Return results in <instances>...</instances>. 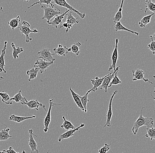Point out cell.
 <instances>
[{
    "label": "cell",
    "instance_id": "obj_1",
    "mask_svg": "<svg viewBox=\"0 0 155 153\" xmlns=\"http://www.w3.org/2000/svg\"><path fill=\"white\" fill-rule=\"evenodd\" d=\"M144 109V107H142L140 116L134 122L133 126L132 128V131L134 135H135L137 133L139 128L143 126H146L147 128H151L153 126L154 121L152 118L144 117L142 116V111Z\"/></svg>",
    "mask_w": 155,
    "mask_h": 153
},
{
    "label": "cell",
    "instance_id": "obj_2",
    "mask_svg": "<svg viewBox=\"0 0 155 153\" xmlns=\"http://www.w3.org/2000/svg\"><path fill=\"white\" fill-rule=\"evenodd\" d=\"M41 8L43 9L44 13L41 20H47V23L48 24L50 22V20L54 16H57L58 15L62 14L61 10L57 8H54L51 6L41 5Z\"/></svg>",
    "mask_w": 155,
    "mask_h": 153
},
{
    "label": "cell",
    "instance_id": "obj_3",
    "mask_svg": "<svg viewBox=\"0 0 155 153\" xmlns=\"http://www.w3.org/2000/svg\"><path fill=\"white\" fill-rule=\"evenodd\" d=\"M19 31L21 32L22 35H25V41L27 43H29L30 41L32 40V38L29 37V35L31 33H37L38 32L37 30L35 29L33 30L31 29V25L28 22L26 21H24L22 22V25L18 27Z\"/></svg>",
    "mask_w": 155,
    "mask_h": 153
},
{
    "label": "cell",
    "instance_id": "obj_4",
    "mask_svg": "<svg viewBox=\"0 0 155 153\" xmlns=\"http://www.w3.org/2000/svg\"><path fill=\"white\" fill-rule=\"evenodd\" d=\"M61 105V104H57L53 102V99H50L49 100V107H48V111H47V114L45 116L44 120V131L45 132H47L49 130V124L51 122V113L52 107L53 106H58V105Z\"/></svg>",
    "mask_w": 155,
    "mask_h": 153
},
{
    "label": "cell",
    "instance_id": "obj_5",
    "mask_svg": "<svg viewBox=\"0 0 155 153\" xmlns=\"http://www.w3.org/2000/svg\"><path fill=\"white\" fill-rule=\"evenodd\" d=\"M53 3L56 4V5L60 6L63 7L68 8V10H69L70 11L76 13L82 19H84L86 16V14H85V12L81 13V12H79L78 11L75 9V8H74L71 6L66 1H64V0H54V1H53Z\"/></svg>",
    "mask_w": 155,
    "mask_h": 153
},
{
    "label": "cell",
    "instance_id": "obj_6",
    "mask_svg": "<svg viewBox=\"0 0 155 153\" xmlns=\"http://www.w3.org/2000/svg\"><path fill=\"white\" fill-rule=\"evenodd\" d=\"M37 54L39 56V58L42 59L46 62H54L56 60L53 57L54 54H52L50 49L46 47L42 48L38 52Z\"/></svg>",
    "mask_w": 155,
    "mask_h": 153
},
{
    "label": "cell",
    "instance_id": "obj_7",
    "mask_svg": "<svg viewBox=\"0 0 155 153\" xmlns=\"http://www.w3.org/2000/svg\"><path fill=\"white\" fill-rule=\"evenodd\" d=\"M117 93H118V90H116V91H114L112 95L110 97L109 104H108V110H107V114L106 115V122H105V125H104V127H107L110 128L111 127V120L112 116V101H113L114 96L116 95Z\"/></svg>",
    "mask_w": 155,
    "mask_h": 153
},
{
    "label": "cell",
    "instance_id": "obj_8",
    "mask_svg": "<svg viewBox=\"0 0 155 153\" xmlns=\"http://www.w3.org/2000/svg\"><path fill=\"white\" fill-rule=\"evenodd\" d=\"M121 66H119L117 67L116 69L114 71L113 73H110V74H107V76L106 77L104 78L102 84L101 86L99 87L101 90H104V92L106 93L108 91V86H109V84L111 83V80L113 79L115 75V73H116L117 71H119V68L121 67Z\"/></svg>",
    "mask_w": 155,
    "mask_h": 153
},
{
    "label": "cell",
    "instance_id": "obj_9",
    "mask_svg": "<svg viewBox=\"0 0 155 153\" xmlns=\"http://www.w3.org/2000/svg\"><path fill=\"white\" fill-rule=\"evenodd\" d=\"M53 62H48L42 59L37 60L34 65V68H38L41 73H43L48 69L49 66L53 65Z\"/></svg>",
    "mask_w": 155,
    "mask_h": 153
},
{
    "label": "cell",
    "instance_id": "obj_10",
    "mask_svg": "<svg viewBox=\"0 0 155 153\" xmlns=\"http://www.w3.org/2000/svg\"><path fill=\"white\" fill-rule=\"evenodd\" d=\"M115 46L114 50L112 52V55H111V64L109 66L108 71L114 70V71L116 69V64H117V61L119 57L118 51V45L119 43V39L118 38H116L115 40Z\"/></svg>",
    "mask_w": 155,
    "mask_h": 153
},
{
    "label": "cell",
    "instance_id": "obj_11",
    "mask_svg": "<svg viewBox=\"0 0 155 153\" xmlns=\"http://www.w3.org/2000/svg\"><path fill=\"white\" fill-rule=\"evenodd\" d=\"M132 80L133 81H137V80H143L144 82H148L150 84H153L152 82H150L148 79H145L144 75L145 72L143 70L140 69L136 70H132Z\"/></svg>",
    "mask_w": 155,
    "mask_h": 153
},
{
    "label": "cell",
    "instance_id": "obj_12",
    "mask_svg": "<svg viewBox=\"0 0 155 153\" xmlns=\"http://www.w3.org/2000/svg\"><path fill=\"white\" fill-rule=\"evenodd\" d=\"M29 146L31 149V153H39L38 149V145L35 140L34 139L33 130L32 129H30L29 130Z\"/></svg>",
    "mask_w": 155,
    "mask_h": 153
},
{
    "label": "cell",
    "instance_id": "obj_13",
    "mask_svg": "<svg viewBox=\"0 0 155 153\" xmlns=\"http://www.w3.org/2000/svg\"><path fill=\"white\" fill-rule=\"evenodd\" d=\"M85 125L83 123H81L80 124V126H78V127L74 128V129L70 130L68 131H66L65 132L61 135L58 138V141L59 142H61L62 140L63 139H68L71 137H72L73 135H74L76 131H78L80 128H82L85 126Z\"/></svg>",
    "mask_w": 155,
    "mask_h": 153
},
{
    "label": "cell",
    "instance_id": "obj_14",
    "mask_svg": "<svg viewBox=\"0 0 155 153\" xmlns=\"http://www.w3.org/2000/svg\"><path fill=\"white\" fill-rule=\"evenodd\" d=\"M72 12H70L69 13L66 14L67 19L66 23L68 25V29L66 30V33H68L69 30L71 29L72 26L75 24H78L79 23V20L78 18H75L72 15Z\"/></svg>",
    "mask_w": 155,
    "mask_h": 153
},
{
    "label": "cell",
    "instance_id": "obj_15",
    "mask_svg": "<svg viewBox=\"0 0 155 153\" xmlns=\"http://www.w3.org/2000/svg\"><path fill=\"white\" fill-rule=\"evenodd\" d=\"M107 75H105L104 77H101V78H99L97 76H96L94 79H91V83L93 85V88L91 89V90H89L87 92L89 94L91 92L97 91L98 88L101 86L104 79L105 77H107Z\"/></svg>",
    "mask_w": 155,
    "mask_h": 153
},
{
    "label": "cell",
    "instance_id": "obj_16",
    "mask_svg": "<svg viewBox=\"0 0 155 153\" xmlns=\"http://www.w3.org/2000/svg\"><path fill=\"white\" fill-rule=\"evenodd\" d=\"M69 10H67L64 13H62L61 15H58V16H56L54 20L48 23V25H52L53 28H58V25H62V20L64 19V17L65 15H66L68 12H69Z\"/></svg>",
    "mask_w": 155,
    "mask_h": 153
},
{
    "label": "cell",
    "instance_id": "obj_17",
    "mask_svg": "<svg viewBox=\"0 0 155 153\" xmlns=\"http://www.w3.org/2000/svg\"><path fill=\"white\" fill-rule=\"evenodd\" d=\"M24 105H27L29 109H35L36 110H38V108L40 107H43L45 111H47V110L45 108V105H43V104L39 102L37 99H33L30 101L25 103Z\"/></svg>",
    "mask_w": 155,
    "mask_h": 153
},
{
    "label": "cell",
    "instance_id": "obj_18",
    "mask_svg": "<svg viewBox=\"0 0 155 153\" xmlns=\"http://www.w3.org/2000/svg\"><path fill=\"white\" fill-rule=\"evenodd\" d=\"M7 41H5L4 42V46L2 50V54L0 55V73L4 72L6 73L7 72L5 69V55L6 49L7 46Z\"/></svg>",
    "mask_w": 155,
    "mask_h": 153
},
{
    "label": "cell",
    "instance_id": "obj_19",
    "mask_svg": "<svg viewBox=\"0 0 155 153\" xmlns=\"http://www.w3.org/2000/svg\"><path fill=\"white\" fill-rule=\"evenodd\" d=\"M53 52L59 57H65L68 53V48L66 46H63L61 44H59L57 48L53 49Z\"/></svg>",
    "mask_w": 155,
    "mask_h": 153
},
{
    "label": "cell",
    "instance_id": "obj_20",
    "mask_svg": "<svg viewBox=\"0 0 155 153\" xmlns=\"http://www.w3.org/2000/svg\"><path fill=\"white\" fill-rule=\"evenodd\" d=\"M35 118L36 116L35 115H32L31 117H22V116H16V115L13 114L9 117V120L10 121H13L18 123H20L24 121H25V120Z\"/></svg>",
    "mask_w": 155,
    "mask_h": 153
},
{
    "label": "cell",
    "instance_id": "obj_21",
    "mask_svg": "<svg viewBox=\"0 0 155 153\" xmlns=\"http://www.w3.org/2000/svg\"><path fill=\"white\" fill-rule=\"evenodd\" d=\"M11 100L12 101H14L16 103L20 102L22 105H24V103L28 101L27 98L22 96L21 90H19V92L15 94L13 98H11Z\"/></svg>",
    "mask_w": 155,
    "mask_h": 153
},
{
    "label": "cell",
    "instance_id": "obj_22",
    "mask_svg": "<svg viewBox=\"0 0 155 153\" xmlns=\"http://www.w3.org/2000/svg\"><path fill=\"white\" fill-rule=\"evenodd\" d=\"M81 46V43L80 42L72 43L70 47L68 48V52L71 51L74 55L78 56L80 53Z\"/></svg>",
    "mask_w": 155,
    "mask_h": 153
},
{
    "label": "cell",
    "instance_id": "obj_23",
    "mask_svg": "<svg viewBox=\"0 0 155 153\" xmlns=\"http://www.w3.org/2000/svg\"><path fill=\"white\" fill-rule=\"evenodd\" d=\"M114 28H115V32H117L119 31H124L127 32H130L131 33L134 34L136 35H139V34L137 32H134V31H132V30L127 28L125 27L124 25L121 24L120 22H118V23H116V25L114 26Z\"/></svg>",
    "mask_w": 155,
    "mask_h": 153
},
{
    "label": "cell",
    "instance_id": "obj_24",
    "mask_svg": "<svg viewBox=\"0 0 155 153\" xmlns=\"http://www.w3.org/2000/svg\"><path fill=\"white\" fill-rule=\"evenodd\" d=\"M69 89L74 101L75 103H76V105L82 111L84 112V108H83V106H82L80 98H79L78 96V94L76 93L75 92H74V91L71 89V88H70Z\"/></svg>",
    "mask_w": 155,
    "mask_h": 153
},
{
    "label": "cell",
    "instance_id": "obj_25",
    "mask_svg": "<svg viewBox=\"0 0 155 153\" xmlns=\"http://www.w3.org/2000/svg\"><path fill=\"white\" fill-rule=\"evenodd\" d=\"M20 16L18 15L16 18H13L11 20H10L8 23L10 27L12 28V30L14 31L15 28H18L20 25Z\"/></svg>",
    "mask_w": 155,
    "mask_h": 153
},
{
    "label": "cell",
    "instance_id": "obj_26",
    "mask_svg": "<svg viewBox=\"0 0 155 153\" xmlns=\"http://www.w3.org/2000/svg\"><path fill=\"white\" fill-rule=\"evenodd\" d=\"M124 0H123L122 2H121L120 6L119 8L118 11L116 12V15H115V16H114V18H113V22L116 24V23H118V22H120L121 19L123 18L122 11H123V5H124Z\"/></svg>",
    "mask_w": 155,
    "mask_h": 153
},
{
    "label": "cell",
    "instance_id": "obj_27",
    "mask_svg": "<svg viewBox=\"0 0 155 153\" xmlns=\"http://www.w3.org/2000/svg\"><path fill=\"white\" fill-rule=\"evenodd\" d=\"M62 118L64 121H63L62 125L61 126V128L64 129L67 131L70 130L74 129V128H75V127L74 126L72 123L66 120L64 116H63Z\"/></svg>",
    "mask_w": 155,
    "mask_h": 153
},
{
    "label": "cell",
    "instance_id": "obj_28",
    "mask_svg": "<svg viewBox=\"0 0 155 153\" xmlns=\"http://www.w3.org/2000/svg\"><path fill=\"white\" fill-rule=\"evenodd\" d=\"M154 14L155 13H153V14L146 15V16L143 17L138 23V25H139L140 28H145L147 26V25L150 23V21H151V18L153 15H154Z\"/></svg>",
    "mask_w": 155,
    "mask_h": 153
},
{
    "label": "cell",
    "instance_id": "obj_29",
    "mask_svg": "<svg viewBox=\"0 0 155 153\" xmlns=\"http://www.w3.org/2000/svg\"><path fill=\"white\" fill-rule=\"evenodd\" d=\"M12 47L13 51H12V56L14 58L15 61L16 60V58H19V54H21L22 52L24 51V49L22 47H15L14 43L13 42H12L11 44Z\"/></svg>",
    "mask_w": 155,
    "mask_h": 153
},
{
    "label": "cell",
    "instance_id": "obj_30",
    "mask_svg": "<svg viewBox=\"0 0 155 153\" xmlns=\"http://www.w3.org/2000/svg\"><path fill=\"white\" fill-rule=\"evenodd\" d=\"M0 96L2 97V102L7 105H12L13 104L11 98L9 96L7 93L4 92V91L1 92Z\"/></svg>",
    "mask_w": 155,
    "mask_h": 153
},
{
    "label": "cell",
    "instance_id": "obj_31",
    "mask_svg": "<svg viewBox=\"0 0 155 153\" xmlns=\"http://www.w3.org/2000/svg\"><path fill=\"white\" fill-rule=\"evenodd\" d=\"M10 130L9 128H5L0 131V141H6L10 138H12V136L9 134Z\"/></svg>",
    "mask_w": 155,
    "mask_h": 153
},
{
    "label": "cell",
    "instance_id": "obj_32",
    "mask_svg": "<svg viewBox=\"0 0 155 153\" xmlns=\"http://www.w3.org/2000/svg\"><path fill=\"white\" fill-rule=\"evenodd\" d=\"M39 71V70L38 68H33L32 69L27 71L26 74L29 76L28 81L29 82L37 78Z\"/></svg>",
    "mask_w": 155,
    "mask_h": 153
},
{
    "label": "cell",
    "instance_id": "obj_33",
    "mask_svg": "<svg viewBox=\"0 0 155 153\" xmlns=\"http://www.w3.org/2000/svg\"><path fill=\"white\" fill-rule=\"evenodd\" d=\"M88 95H89V93L87 92L84 95H83V96H81L78 95V97L80 98V101H81L82 106H83V108H84L85 113H87V104L89 101V99L88 98Z\"/></svg>",
    "mask_w": 155,
    "mask_h": 153
},
{
    "label": "cell",
    "instance_id": "obj_34",
    "mask_svg": "<svg viewBox=\"0 0 155 153\" xmlns=\"http://www.w3.org/2000/svg\"><path fill=\"white\" fill-rule=\"evenodd\" d=\"M145 7L146 9L145 13H146L148 11L152 12L153 13L155 12V4L151 0H146L145 2Z\"/></svg>",
    "mask_w": 155,
    "mask_h": 153
},
{
    "label": "cell",
    "instance_id": "obj_35",
    "mask_svg": "<svg viewBox=\"0 0 155 153\" xmlns=\"http://www.w3.org/2000/svg\"><path fill=\"white\" fill-rule=\"evenodd\" d=\"M43 4H46L47 5H50L54 8H57L53 5V1H52V0H40V1H38V2H36L35 3L33 4L32 5H31L29 6L28 7V8L29 9V8L32 7L34 5H36L40 4L41 5Z\"/></svg>",
    "mask_w": 155,
    "mask_h": 153
},
{
    "label": "cell",
    "instance_id": "obj_36",
    "mask_svg": "<svg viewBox=\"0 0 155 153\" xmlns=\"http://www.w3.org/2000/svg\"><path fill=\"white\" fill-rule=\"evenodd\" d=\"M147 133L145 134V136L147 138H150V140H153L155 138V129L153 127L151 128H146Z\"/></svg>",
    "mask_w": 155,
    "mask_h": 153
},
{
    "label": "cell",
    "instance_id": "obj_37",
    "mask_svg": "<svg viewBox=\"0 0 155 153\" xmlns=\"http://www.w3.org/2000/svg\"><path fill=\"white\" fill-rule=\"evenodd\" d=\"M119 71H117L116 73H115L114 77H113V79L111 80L110 84H109L108 88H111L112 85H118V84H120L122 83V81L120 80L119 77H118V75H117V73H118V72Z\"/></svg>",
    "mask_w": 155,
    "mask_h": 153
},
{
    "label": "cell",
    "instance_id": "obj_38",
    "mask_svg": "<svg viewBox=\"0 0 155 153\" xmlns=\"http://www.w3.org/2000/svg\"><path fill=\"white\" fill-rule=\"evenodd\" d=\"M150 38L151 42L150 44L148 45V48L152 52L153 55H155V42L154 40L153 36L152 35L150 36Z\"/></svg>",
    "mask_w": 155,
    "mask_h": 153
},
{
    "label": "cell",
    "instance_id": "obj_39",
    "mask_svg": "<svg viewBox=\"0 0 155 153\" xmlns=\"http://www.w3.org/2000/svg\"><path fill=\"white\" fill-rule=\"evenodd\" d=\"M111 143L108 144L107 143H105L104 146L102 148H100L98 150L99 153H107L110 149V146Z\"/></svg>",
    "mask_w": 155,
    "mask_h": 153
},
{
    "label": "cell",
    "instance_id": "obj_40",
    "mask_svg": "<svg viewBox=\"0 0 155 153\" xmlns=\"http://www.w3.org/2000/svg\"><path fill=\"white\" fill-rule=\"evenodd\" d=\"M6 153H20L18 152L15 151L12 147H9L8 150H4Z\"/></svg>",
    "mask_w": 155,
    "mask_h": 153
},
{
    "label": "cell",
    "instance_id": "obj_41",
    "mask_svg": "<svg viewBox=\"0 0 155 153\" xmlns=\"http://www.w3.org/2000/svg\"><path fill=\"white\" fill-rule=\"evenodd\" d=\"M0 12H4L2 7L0 8Z\"/></svg>",
    "mask_w": 155,
    "mask_h": 153
},
{
    "label": "cell",
    "instance_id": "obj_42",
    "mask_svg": "<svg viewBox=\"0 0 155 153\" xmlns=\"http://www.w3.org/2000/svg\"><path fill=\"white\" fill-rule=\"evenodd\" d=\"M4 79V78L2 76H0V80H2V79Z\"/></svg>",
    "mask_w": 155,
    "mask_h": 153
},
{
    "label": "cell",
    "instance_id": "obj_43",
    "mask_svg": "<svg viewBox=\"0 0 155 153\" xmlns=\"http://www.w3.org/2000/svg\"><path fill=\"white\" fill-rule=\"evenodd\" d=\"M0 153H6L5 152V151L4 150H3V151H0Z\"/></svg>",
    "mask_w": 155,
    "mask_h": 153
},
{
    "label": "cell",
    "instance_id": "obj_44",
    "mask_svg": "<svg viewBox=\"0 0 155 153\" xmlns=\"http://www.w3.org/2000/svg\"><path fill=\"white\" fill-rule=\"evenodd\" d=\"M22 153H26V152H25V151H24V150H23V151H22Z\"/></svg>",
    "mask_w": 155,
    "mask_h": 153
},
{
    "label": "cell",
    "instance_id": "obj_45",
    "mask_svg": "<svg viewBox=\"0 0 155 153\" xmlns=\"http://www.w3.org/2000/svg\"></svg>",
    "mask_w": 155,
    "mask_h": 153
}]
</instances>
